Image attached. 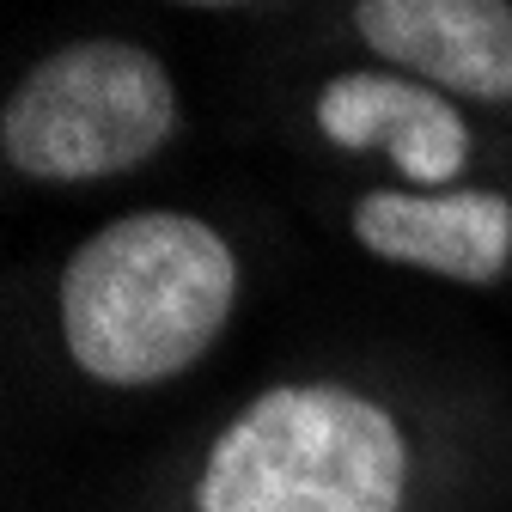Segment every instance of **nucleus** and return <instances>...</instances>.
<instances>
[{"instance_id":"f03ea898","label":"nucleus","mask_w":512,"mask_h":512,"mask_svg":"<svg viewBox=\"0 0 512 512\" xmlns=\"http://www.w3.org/2000/svg\"><path fill=\"white\" fill-rule=\"evenodd\" d=\"M403 470V433L378 403L281 384L214 439L202 512H397Z\"/></svg>"},{"instance_id":"423d86ee","label":"nucleus","mask_w":512,"mask_h":512,"mask_svg":"<svg viewBox=\"0 0 512 512\" xmlns=\"http://www.w3.org/2000/svg\"><path fill=\"white\" fill-rule=\"evenodd\" d=\"M317 128L348 153H391L397 171L421 189L452 183L470 159L464 116L427 86L391 80V74H342L317 98Z\"/></svg>"},{"instance_id":"7ed1b4c3","label":"nucleus","mask_w":512,"mask_h":512,"mask_svg":"<svg viewBox=\"0 0 512 512\" xmlns=\"http://www.w3.org/2000/svg\"><path fill=\"white\" fill-rule=\"evenodd\" d=\"M177 128V92L135 43H74L19 80L0 116V147L25 177L80 183L153 159Z\"/></svg>"},{"instance_id":"20e7f679","label":"nucleus","mask_w":512,"mask_h":512,"mask_svg":"<svg viewBox=\"0 0 512 512\" xmlns=\"http://www.w3.org/2000/svg\"><path fill=\"white\" fill-rule=\"evenodd\" d=\"M354 25L384 61L445 92L512 98V7L500 0H366Z\"/></svg>"},{"instance_id":"f257e3e1","label":"nucleus","mask_w":512,"mask_h":512,"mask_svg":"<svg viewBox=\"0 0 512 512\" xmlns=\"http://www.w3.org/2000/svg\"><path fill=\"white\" fill-rule=\"evenodd\" d=\"M238 263L189 214H128L86 238L61 275L68 354L104 384H159L226 330Z\"/></svg>"},{"instance_id":"39448f33","label":"nucleus","mask_w":512,"mask_h":512,"mask_svg":"<svg viewBox=\"0 0 512 512\" xmlns=\"http://www.w3.org/2000/svg\"><path fill=\"white\" fill-rule=\"evenodd\" d=\"M354 232L372 256L452 281H494L512 263V202L494 189H458V196H397L378 189L354 208Z\"/></svg>"}]
</instances>
